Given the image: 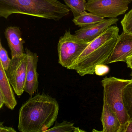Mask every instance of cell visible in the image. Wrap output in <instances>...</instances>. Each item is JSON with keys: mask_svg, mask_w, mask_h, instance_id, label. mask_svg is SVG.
Listing matches in <instances>:
<instances>
[{"mask_svg": "<svg viewBox=\"0 0 132 132\" xmlns=\"http://www.w3.org/2000/svg\"><path fill=\"white\" fill-rule=\"evenodd\" d=\"M45 132H85L78 127L74 126V123L64 120L61 123L56 122L52 128L48 129Z\"/></svg>", "mask_w": 132, "mask_h": 132, "instance_id": "15", "label": "cell"}, {"mask_svg": "<svg viewBox=\"0 0 132 132\" xmlns=\"http://www.w3.org/2000/svg\"><path fill=\"white\" fill-rule=\"evenodd\" d=\"M123 103L129 120L132 121V81L123 89Z\"/></svg>", "mask_w": 132, "mask_h": 132, "instance_id": "17", "label": "cell"}, {"mask_svg": "<svg viewBox=\"0 0 132 132\" xmlns=\"http://www.w3.org/2000/svg\"><path fill=\"white\" fill-rule=\"evenodd\" d=\"M128 1H129L130 3H131V2H132V0H128Z\"/></svg>", "mask_w": 132, "mask_h": 132, "instance_id": "25", "label": "cell"}, {"mask_svg": "<svg viewBox=\"0 0 132 132\" xmlns=\"http://www.w3.org/2000/svg\"><path fill=\"white\" fill-rule=\"evenodd\" d=\"M105 20L104 18L96 16L91 13H87L85 11L75 17L72 21L76 26L82 28L98 23Z\"/></svg>", "mask_w": 132, "mask_h": 132, "instance_id": "14", "label": "cell"}, {"mask_svg": "<svg viewBox=\"0 0 132 132\" xmlns=\"http://www.w3.org/2000/svg\"><path fill=\"white\" fill-rule=\"evenodd\" d=\"M125 132H132V121H129Z\"/></svg>", "mask_w": 132, "mask_h": 132, "instance_id": "22", "label": "cell"}, {"mask_svg": "<svg viewBox=\"0 0 132 132\" xmlns=\"http://www.w3.org/2000/svg\"><path fill=\"white\" fill-rule=\"evenodd\" d=\"M132 55V35L123 32L118 37L112 54L107 64L126 62Z\"/></svg>", "mask_w": 132, "mask_h": 132, "instance_id": "9", "label": "cell"}, {"mask_svg": "<svg viewBox=\"0 0 132 132\" xmlns=\"http://www.w3.org/2000/svg\"><path fill=\"white\" fill-rule=\"evenodd\" d=\"M0 59L3 68L5 71H7L10 64L11 59L9 57L7 51L2 45L1 40H0Z\"/></svg>", "mask_w": 132, "mask_h": 132, "instance_id": "19", "label": "cell"}, {"mask_svg": "<svg viewBox=\"0 0 132 132\" xmlns=\"http://www.w3.org/2000/svg\"><path fill=\"white\" fill-rule=\"evenodd\" d=\"M59 109L54 98L44 93L38 94L21 107L18 129L22 132H45L56 121Z\"/></svg>", "mask_w": 132, "mask_h": 132, "instance_id": "1", "label": "cell"}, {"mask_svg": "<svg viewBox=\"0 0 132 132\" xmlns=\"http://www.w3.org/2000/svg\"><path fill=\"white\" fill-rule=\"evenodd\" d=\"M109 71V68L106 64L98 65L95 68V74L102 76L107 74Z\"/></svg>", "mask_w": 132, "mask_h": 132, "instance_id": "20", "label": "cell"}, {"mask_svg": "<svg viewBox=\"0 0 132 132\" xmlns=\"http://www.w3.org/2000/svg\"><path fill=\"white\" fill-rule=\"evenodd\" d=\"M132 81V79H121L111 76L105 77L101 81L103 98L118 117L122 126V132H125L129 121L123 105V90Z\"/></svg>", "mask_w": 132, "mask_h": 132, "instance_id": "4", "label": "cell"}, {"mask_svg": "<svg viewBox=\"0 0 132 132\" xmlns=\"http://www.w3.org/2000/svg\"></svg>", "mask_w": 132, "mask_h": 132, "instance_id": "26", "label": "cell"}, {"mask_svg": "<svg viewBox=\"0 0 132 132\" xmlns=\"http://www.w3.org/2000/svg\"><path fill=\"white\" fill-rule=\"evenodd\" d=\"M0 132H16V131L13 127H0Z\"/></svg>", "mask_w": 132, "mask_h": 132, "instance_id": "21", "label": "cell"}, {"mask_svg": "<svg viewBox=\"0 0 132 132\" xmlns=\"http://www.w3.org/2000/svg\"><path fill=\"white\" fill-rule=\"evenodd\" d=\"M89 44L79 40L75 35L71 34L69 29L66 30L64 35L60 37L58 44L59 63L68 68Z\"/></svg>", "mask_w": 132, "mask_h": 132, "instance_id": "5", "label": "cell"}, {"mask_svg": "<svg viewBox=\"0 0 132 132\" xmlns=\"http://www.w3.org/2000/svg\"><path fill=\"white\" fill-rule=\"evenodd\" d=\"M6 71L0 64V94L3 96L5 105L13 110L17 105V102Z\"/></svg>", "mask_w": 132, "mask_h": 132, "instance_id": "13", "label": "cell"}, {"mask_svg": "<svg viewBox=\"0 0 132 132\" xmlns=\"http://www.w3.org/2000/svg\"><path fill=\"white\" fill-rule=\"evenodd\" d=\"M25 51L27 55L28 62L24 91L32 96L38 88L37 67L38 57L37 53L32 52L28 48H26Z\"/></svg>", "mask_w": 132, "mask_h": 132, "instance_id": "10", "label": "cell"}, {"mask_svg": "<svg viewBox=\"0 0 132 132\" xmlns=\"http://www.w3.org/2000/svg\"><path fill=\"white\" fill-rule=\"evenodd\" d=\"M119 18H110L96 24L81 28L75 31V35L82 42L90 43L111 26L116 24Z\"/></svg>", "mask_w": 132, "mask_h": 132, "instance_id": "8", "label": "cell"}, {"mask_svg": "<svg viewBox=\"0 0 132 132\" xmlns=\"http://www.w3.org/2000/svg\"><path fill=\"white\" fill-rule=\"evenodd\" d=\"M27 55L26 53L11 58L8 69L6 71L7 76L18 96H21L24 92L27 66Z\"/></svg>", "mask_w": 132, "mask_h": 132, "instance_id": "7", "label": "cell"}, {"mask_svg": "<svg viewBox=\"0 0 132 132\" xmlns=\"http://www.w3.org/2000/svg\"><path fill=\"white\" fill-rule=\"evenodd\" d=\"M69 8L58 0H0V17L14 14L57 21L69 14Z\"/></svg>", "mask_w": 132, "mask_h": 132, "instance_id": "3", "label": "cell"}, {"mask_svg": "<svg viewBox=\"0 0 132 132\" xmlns=\"http://www.w3.org/2000/svg\"><path fill=\"white\" fill-rule=\"evenodd\" d=\"M123 31L132 35V9L126 14L121 21Z\"/></svg>", "mask_w": 132, "mask_h": 132, "instance_id": "18", "label": "cell"}, {"mask_svg": "<svg viewBox=\"0 0 132 132\" xmlns=\"http://www.w3.org/2000/svg\"><path fill=\"white\" fill-rule=\"evenodd\" d=\"M130 3L128 0H88L86 10L104 18H117L126 12Z\"/></svg>", "mask_w": 132, "mask_h": 132, "instance_id": "6", "label": "cell"}, {"mask_svg": "<svg viewBox=\"0 0 132 132\" xmlns=\"http://www.w3.org/2000/svg\"><path fill=\"white\" fill-rule=\"evenodd\" d=\"M65 5L70 9L74 17L77 16L86 10V0H63Z\"/></svg>", "mask_w": 132, "mask_h": 132, "instance_id": "16", "label": "cell"}, {"mask_svg": "<svg viewBox=\"0 0 132 132\" xmlns=\"http://www.w3.org/2000/svg\"><path fill=\"white\" fill-rule=\"evenodd\" d=\"M4 34L11 51L12 57L23 55L25 53L23 48L25 41L21 38L20 28L15 26L8 27L5 30Z\"/></svg>", "mask_w": 132, "mask_h": 132, "instance_id": "11", "label": "cell"}, {"mask_svg": "<svg viewBox=\"0 0 132 132\" xmlns=\"http://www.w3.org/2000/svg\"><path fill=\"white\" fill-rule=\"evenodd\" d=\"M126 62L127 64V67L132 69V55L127 59Z\"/></svg>", "mask_w": 132, "mask_h": 132, "instance_id": "23", "label": "cell"}, {"mask_svg": "<svg viewBox=\"0 0 132 132\" xmlns=\"http://www.w3.org/2000/svg\"><path fill=\"white\" fill-rule=\"evenodd\" d=\"M101 121L103 132H122V126L119 119L111 107L103 98Z\"/></svg>", "mask_w": 132, "mask_h": 132, "instance_id": "12", "label": "cell"}, {"mask_svg": "<svg viewBox=\"0 0 132 132\" xmlns=\"http://www.w3.org/2000/svg\"><path fill=\"white\" fill-rule=\"evenodd\" d=\"M119 28L112 26L89 43L74 63L68 68L81 76L93 75L96 66L106 64L119 36Z\"/></svg>", "mask_w": 132, "mask_h": 132, "instance_id": "2", "label": "cell"}, {"mask_svg": "<svg viewBox=\"0 0 132 132\" xmlns=\"http://www.w3.org/2000/svg\"><path fill=\"white\" fill-rule=\"evenodd\" d=\"M4 103L5 102H4V98L2 95L0 94V108L1 109L3 107Z\"/></svg>", "mask_w": 132, "mask_h": 132, "instance_id": "24", "label": "cell"}]
</instances>
